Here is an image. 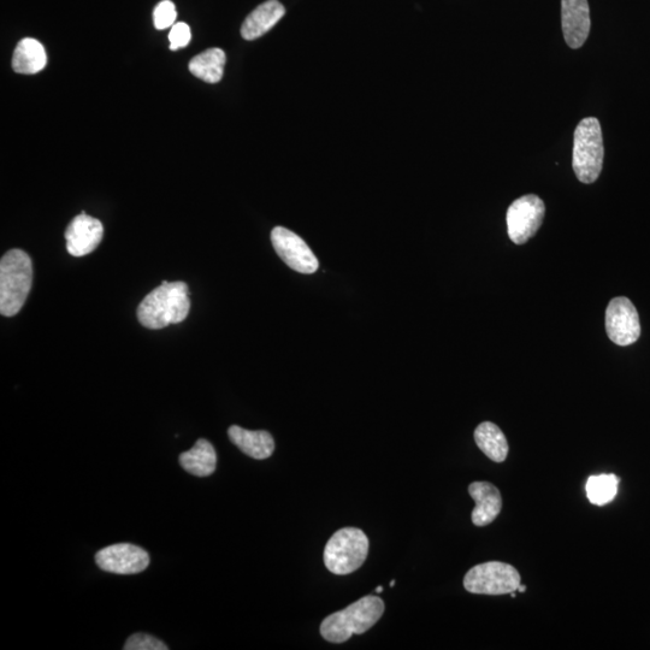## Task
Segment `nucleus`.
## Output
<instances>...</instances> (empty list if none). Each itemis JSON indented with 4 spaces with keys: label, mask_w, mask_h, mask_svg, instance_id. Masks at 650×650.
<instances>
[{
    "label": "nucleus",
    "mask_w": 650,
    "mask_h": 650,
    "mask_svg": "<svg viewBox=\"0 0 650 650\" xmlns=\"http://www.w3.org/2000/svg\"><path fill=\"white\" fill-rule=\"evenodd\" d=\"M150 554L132 543H118L102 549L96 555L99 569L116 575H137L150 565Z\"/></svg>",
    "instance_id": "9d476101"
},
{
    "label": "nucleus",
    "mask_w": 650,
    "mask_h": 650,
    "mask_svg": "<svg viewBox=\"0 0 650 650\" xmlns=\"http://www.w3.org/2000/svg\"><path fill=\"white\" fill-rule=\"evenodd\" d=\"M545 212V203L537 195L514 200L507 211L508 235L514 244L523 245L539 232Z\"/></svg>",
    "instance_id": "0eeeda50"
},
{
    "label": "nucleus",
    "mask_w": 650,
    "mask_h": 650,
    "mask_svg": "<svg viewBox=\"0 0 650 650\" xmlns=\"http://www.w3.org/2000/svg\"><path fill=\"white\" fill-rule=\"evenodd\" d=\"M608 338L618 346H630L640 339L641 324L638 312L631 300L614 298L606 310Z\"/></svg>",
    "instance_id": "6e6552de"
},
{
    "label": "nucleus",
    "mask_w": 650,
    "mask_h": 650,
    "mask_svg": "<svg viewBox=\"0 0 650 650\" xmlns=\"http://www.w3.org/2000/svg\"><path fill=\"white\" fill-rule=\"evenodd\" d=\"M124 650H168L158 638L146 634H134L128 638Z\"/></svg>",
    "instance_id": "4be33fe9"
},
{
    "label": "nucleus",
    "mask_w": 650,
    "mask_h": 650,
    "mask_svg": "<svg viewBox=\"0 0 650 650\" xmlns=\"http://www.w3.org/2000/svg\"><path fill=\"white\" fill-rule=\"evenodd\" d=\"M226 62L227 57L223 50L209 49L195 56L189 62L188 68L195 78L208 82V84H217L223 78Z\"/></svg>",
    "instance_id": "a211bd4d"
},
{
    "label": "nucleus",
    "mask_w": 650,
    "mask_h": 650,
    "mask_svg": "<svg viewBox=\"0 0 650 650\" xmlns=\"http://www.w3.org/2000/svg\"><path fill=\"white\" fill-rule=\"evenodd\" d=\"M604 138L598 118H584L575 130L573 140V170L583 183L599 179L604 165Z\"/></svg>",
    "instance_id": "20e7f679"
},
{
    "label": "nucleus",
    "mask_w": 650,
    "mask_h": 650,
    "mask_svg": "<svg viewBox=\"0 0 650 650\" xmlns=\"http://www.w3.org/2000/svg\"><path fill=\"white\" fill-rule=\"evenodd\" d=\"M478 448L495 463L505 462L508 454V442L498 425L484 422L475 430Z\"/></svg>",
    "instance_id": "6ab92c4d"
},
{
    "label": "nucleus",
    "mask_w": 650,
    "mask_h": 650,
    "mask_svg": "<svg viewBox=\"0 0 650 650\" xmlns=\"http://www.w3.org/2000/svg\"><path fill=\"white\" fill-rule=\"evenodd\" d=\"M177 13L176 8L171 0H163L153 11V22L159 31L173 27L175 25Z\"/></svg>",
    "instance_id": "412c9836"
},
{
    "label": "nucleus",
    "mask_w": 650,
    "mask_h": 650,
    "mask_svg": "<svg viewBox=\"0 0 650 650\" xmlns=\"http://www.w3.org/2000/svg\"><path fill=\"white\" fill-rule=\"evenodd\" d=\"M519 572L513 566L490 561L472 567L464 578V587L472 594L505 595L517 592Z\"/></svg>",
    "instance_id": "423d86ee"
},
{
    "label": "nucleus",
    "mask_w": 650,
    "mask_h": 650,
    "mask_svg": "<svg viewBox=\"0 0 650 650\" xmlns=\"http://www.w3.org/2000/svg\"><path fill=\"white\" fill-rule=\"evenodd\" d=\"M104 227L97 218L82 212L70 222L65 230L67 251L73 257H85L92 253L103 240Z\"/></svg>",
    "instance_id": "9b49d317"
},
{
    "label": "nucleus",
    "mask_w": 650,
    "mask_h": 650,
    "mask_svg": "<svg viewBox=\"0 0 650 650\" xmlns=\"http://www.w3.org/2000/svg\"><path fill=\"white\" fill-rule=\"evenodd\" d=\"M180 464L189 474L208 477L217 466V453L208 440L200 439L189 451L180 455Z\"/></svg>",
    "instance_id": "dca6fc26"
},
{
    "label": "nucleus",
    "mask_w": 650,
    "mask_h": 650,
    "mask_svg": "<svg viewBox=\"0 0 650 650\" xmlns=\"http://www.w3.org/2000/svg\"><path fill=\"white\" fill-rule=\"evenodd\" d=\"M228 436L242 453L253 459H268L275 451L274 437L268 431H252L232 425L228 430Z\"/></svg>",
    "instance_id": "4468645a"
},
{
    "label": "nucleus",
    "mask_w": 650,
    "mask_h": 650,
    "mask_svg": "<svg viewBox=\"0 0 650 650\" xmlns=\"http://www.w3.org/2000/svg\"><path fill=\"white\" fill-rule=\"evenodd\" d=\"M384 612V602L377 596H365L351 606L323 620L321 634L332 643H344L353 635L370 630Z\"/></svg>",
    "instance_id": "7ed1b4c3"
},
{
    "label": "nucleus",
    "mask_w": 650,
    "mask_h": 650,
    "mask_svg": "<svg viewBox=\"0 0 650 650\" xmlns=\"http://www.w3.org/2000/svg\"><path fill=\"white\" fill-rule=\"evenodd\" d=\"M192 34L191 28L185 22L175 23L170 29L169 41H170V50L176 51L183 49L191 41Z\"/></svg>",
    "instance_id": "5701e85b"
},
{
    "label": "nucleus",
    "mask_w": 650,
    "mask_h": 650,
    "mask_svg": "<svg viewBox=\"0 0 650 650\" xmlns=\"http://www.w3.org/2000/svg\"><path fill=\"white\" fill-rule=\"evenodd\" d=\"M47 56L43 44L32 38L22 39L13 56V69L17 74H38L46 67Z\"/></svg>",
    "instance_id": "f3484780"
},
{
    "label": "nucleus",
    "mask_w": 650,
    "mask_h": 650,
    "mask_svg": "<svg viewBox=\"0 0 650 650\" xmlns=\"http://www.w3.org/2000/svg\"><path fill=\"white\" fill-rule=\"evenodd\" d=\"M271 242L283 262L297 273L310 275L318 270V259L311 248L291 230L285 227L274 228L271 232Z\"/></svg>",
    "instance_id": "1a4fd4ad"
},
{
    "label": "nucleus",
    "mask_w": 650,
    "mask_h": 650,
    "mask_svg": "<svg viewBox=\"0 0 650 650\" xmlns=\"http://www.w3.org/2000/svg\"><path fill=\"white\" fill-rule=\"evenodd\" d=\"M469 494L475 500L476 507L472 511V523L476 527H486L499 516L502 508L500 490L488 482L470 484Z\"/></svg>",
    "instance_id": "ddd939ff"
},
{
    "label": "nucleus",
    "mask_w": 650,
    "mask_h": 650,
    "mask_svg": "<svg viewBox=\"0 0 650 650\" xmlns=\"http://www.w3.org/2000/svg\"><path fill=\"white\" fill-rule=\"evenodd\" d=\"M189 310L191 300L187 283L163 281L141 301L138 319L145 328L158 330L185 321Z\"/></svg>",
    "instance_id": "f257e3e1"
},
{
    "label": "nucleus",
    "mask_w": 650,
    "mask_h": 650,
    "mask_svg": "<svg viewBox=\"0 0 650 650\" xmlns=\"http://www.w3.org/2000/svg\"><path fill=\"white\" fill-rule=\"evenodd\" d=\"M382 592H383V587H377L376 594H380Z\"/></svg>",
    "instance_id": "393cba45"
},
{
    "label": "nucleus",
    "mask_w": 650,
    "mask_h": 650,
    "mask_svg": "<svg viewBox=\"0 0 650 650\" xmlns=\"http://www.w3.org/2000/svg\"><path fill=\"white\" fill-rule=\"evenodd\" d=\"M619 478L616 475L590 476L587 481V496L596 506L610 504L618 494Z\"/></svg>",
    "instance_id": "aec40b11"
},
{
    "label": "nucleus",
    "mask_w": 650,
    "mask_h": 650,
    "mask_svg": "<svg viewBox=\"0 0 650 650\" xmlns=\"http://www.w3.org/2000/svg\"><path fill=\"white\" fill-rule=\"evenodd\" d=\"M561 22L566 44L579 49L590 33V10L588 0H561Z\"/></svg>",
    "instance_id": "f8f14e48"
},
{
    "label": "nucleus",
    "mask_w": 650,
    "mask_h": 650,
    "mask_svg": "<svg viewBox=\"0 0 650 650\" xmlns=\"http://www.w3.org/2000/svg\"><path fill=\"white\" fill-rule=\"evenodd\" d=\"M517 592L525 593V592H527V587H525V585L520 584Z\"/></svg>",
    "instance_id": "b1692460"
},
{
    "label": "nucleus",
    "mask_w": 650,
    "mask_h": 650,
    "mask_svg": "<svg viewBox=\"0 0 650 650\" xmlns=\"http://www.w3.org/2000/svg\"><path fill=\"white\" fill-rule=\"evenodd\" d=\"M286 14V9L279 0H268L253 10L241 27V35L245 40L251 41L263 37Z\"/></svg>",
    "instance_id": "2eb2a0df"
},
{
    "label": "nucleus",
    "mask_w": 650,
    "mask_h": 650,
    "mask_svg": "<svg viewBox=\"0 0 650 650\" xmlns=\"http://www.w3.org/2000/svg\"><path fill=\"white\" fill-rule=\"evenodd\" d=\"M395 581L390 582V587H394Z\"/></svg>",
    "instance_id": "a878e982"
},
{
    "label": "nucleus",
    "mask_w": 650,
    "mask_h": 650,
    "mask_svg": "<svg viewBox=\"0 0 650 650\" xmlns=\"http://www.w3.org/2000/svg\"><path fill=\"white\" fill-rule=\"evenodd\" d=\"M33 285V264L25 251L10 250L0 260V313L16 316Z\"/></svg>",
    "instance_id": "f03ea898"
},
{
    "label": "nucleus",
    "mask_w": 650,
    "mask_h": 650,
    "mask_svg": "<svg viewBox=\"0 0 650 650\" xmlns=\"http://www.w3.org/2000/svg\"><path fill=\"white\" fill-rule=\"evenodd\" d=\"M369 553V539L362 530L345 528L332 536L324 549V564L334 575L357 571Z\"/></svg>",
    "instance_id": "39448f33"
}]
</instances>
